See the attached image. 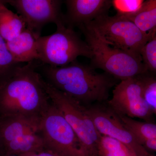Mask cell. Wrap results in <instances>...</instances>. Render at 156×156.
Masks as SVG:
<instances>
[{
	"instance_id": "cb8c5ba5",
	"label": "cell",
	"mask_w": 156,
	"mask_h": 156,
	"mask_svg": "<svg viewBox=\"0 0 156 156\" xmlns=\"http://www.w3.org/2000/svg\"><path fill=\"white\" fill-rule=\"evenodd\" d=\"M2 139H1V134H0V149H1V148H2Z\"/></svg>"
},
{
	"instance_id": "7c38bea8",
	"label": "cell",
	"mask_w": 156,
	"mask_h": 156,
	"mask_svg": "<svg viewBox=\"0 0 156 156\" xmlns=\"http://www.w3.org/2000/svg\"><path fill=\"white\" fill-rule=\"evenodd\" d=\"M67 11L65 24L73 28L90 23L98 17L108 14L111 7V0H66Z\"/></svg>"
},
{
	"instance_id": "ac0fdd59",
	"label": "cell",
	"mask_w": 156,
	"mask_h": 156,
	"mask_svg": "<svg viewBox=\"0 0 156 156\" xmlns=\"http://www.w3.org/2000/svg\"><path fill=\"white\" fill-rule=\"evenodd\" d=\"M138 77L142 83L144 97L156 119V76L146 73Z\"/></svg>"
},
{
	"instance_id": "4fadbf2b",
	"label": "cell",
	"mask_w": 156,
	"mask_h": 156,
	"mask_svg": "<svg viewBox=\"0 0 156 156\" xmlns=\"http://www.w3.org/2000/svg\"><path fill=\"white\" fill-rule=\"evenodd\" d=\"M6 44L17 64L20 62L28 63L35 59L39 60L36 38L27 29L15 39L6 42Z\"/></svg>"
},
{
	"instance_id": "ffe728a7",
	"label": "cell",
	"mask_w": 156,
	"mask_h": 156,
	"mask_svg": "<svg viewBox=\"0 0 156 156\" xmlns=\"http://www.w3.org/2000/svg\"><path fill=\"white\" fill-rule=\"evenodd\" d=\"M140 56L147 71L156 76V35L147 42Z\"/></svg>"
},
{
	"instance_id": "ba28073f",
	"label": "cell",
	"mask_w": 156,
	"mask_h": 156,
	"mask_svg": "<svg viewBox=\"0 0 156 156\" xmlns=\"http://www.w3.org/2000/svg\"><path fill=\"white\" fill-rule=\"evenodd\" d=\"M107 103L119 115L156 123L153 112L144 97L142 83L138 76L119 82Z\"/></svg>"
},
{
	"instance_id": "3957f363",
	"label": "cell",
	"mask_w": 156,
	"mask_h": 156,
	"mask_svg": "<svg viewBox=\"0 0 156 156\" xmlns=\"http://www.w3.org/2000/svg\"><path fill=\"white\" fill-rule=\"evenodd\" d=\"M92 53L91 66L121 81L147 73L141 57L108 44L90 24L79 27Z\"/></svg>"
},
{
	"instance_id": "30bf717a",
	"label": "cell",
	"mask_w": 156,
	"mask_h": 156,
	"mask_svg": "<svg viewBox=\"0 0 156 156\" xmlns=\"http://www.w3.org/2000/svg\"><path fill=\"white\" fill-rule=\"evenodd\" d=\"M63 1L59 0H9L5 1L17 10L25 23L26 28L37 39L42 27L50 23L56 25L65 24L61 11Z\"/></svg>"
},
{
	"instance_id": "8992f818",
	"label": "cell",
	"mask_w": 156,
	"mask_h": 156,
	"mask_svg": "<svg viewBox=\"0 0 156 156\" xmlns=\"http://www.w3.org/2000/svg\"><path fill=\"white\" fill-rule=\"evenodd\" d=\"M39 131L45 148L59 156H87L76 134L52 103L42 117Z\"/></svg>"
},
{
	"instance_id": "9c48e42d",
	"label": "cell",
	"mask_w": 156,
	"mask_h": 156,
	"mask_svg": "<svg viewBox=\"0 0 156 156\" xmlns=\"http://www.w3.org/2000/svg\"><path fill=\"white\" fill-rule=\"evenodd\" d=\"M2 149L6 152L21 156L44 148L39 128L16 119H0Z\"/></svg>"
},
{
	"instance_id": "d6986e66",
	"label": "cell",
	"mask_w": 156,
	"mask_h": 156,
	"mask_svg": "<svg viewBox=\"0 0 156 156\" xmlns=\"http://www.w3.org/2000/svg\"><path fill=\"white\" fill-rule=\"evenodd\" d=\"M144 0H112V5L118 17H126L136 14L142 8Z\"/></svg>"
},
{
	"instance_id": "7402d4cb",
	"label": "cell",
	"mask_w": 156,
	"mask_h": 156,
	"mask_svg": "<svg viewBox=\"0 0 156 156\" xmlns=\"http://www.w3.org/2000/svg\"><path fill=\"white\" fill-rule=\"evenodd\" d=\"M20 156H59L52 151L44 148L41 150L29 153Z\"/></svg>"
},
{
	"instance_id": "5b68a950",
	"label": "cell",
	"mask_w": 156,
	"mask_h": 156,
	"mask_svg": "<svg viewBox=\"0 0 156 156\" xmlns=\"http://www.w3.org/2000/svg\"><path fill=\"white\" fill-rule=\"evenodd\" d=\"M42 82L51 103L61 112L72 128L87 156H98L97 144L101 134L95 128L86 105L59 91L44 79Z\"/></svg>"
},
{
	"instance_id": "44dd1931",
	"label": "cell",
	"mask_w": 156,
	"mask_h": 156,
	"mask_svg": "<svg viewBox=\"0 0 156 156\" xmlns=\"http://www.w3.org/2000/svg\"><path fill=\"white\" fill-rule=\"evenodd\" d=\"M17 65L9 52L5 41L0 35V80L8 76Z\"/></svg>"
},
{
	"instance_id": "6da1fadb",
	"label": "cell",
	"mask_w": 156,
	"mask_h": 156,
	"mask_svg": "<svg viewBox=\"0 0 156 156\" xmlns=\"http://www.w3.org/2000/svg\"><path fill=\"white\" fill-rule=\"evenodd\" d=\"M33 62L17 66L0 80V119H16L38 127L51 105Z\"/></svg>"
},
{
	"instance_id": "7a4b0ae2",
	"label": "cell",
	"mask_w": 156,
	"mask_h": 156,
	"mask_svg": "<svg viewBox=\"0 0 156 156\" xmlns=\"http://www.w3.org/2000/svg\"><path fill=\"white\" fill-rule=\"evenodd\" d=\"M44 71L49 83L86 106L107 102L119 81L76 61L61 67L47 65Z\"/></svg>"
},
{
	"instance_id": "603a6c76",
	"label": "cell",
	"mask_w": 156,
	"mask_h": 156,
	"mask_svg": "<svg viewBox=\"0 0 156 156\" xmlns=\"http://www.w3.org/2000/svg\"><path fill=\"white\" fill-rule=\"evenodd\" d=\"M0 156H19L16 155L12 154L6 152L2 149H0Z\"/></svg>"
},
{
	"instance_id": "2e32d148",
	"label": "cell",
	"mask_w": 156,
	"mask_h": 156,
	"mask_svg": "<svg viewBox=\"0 0 156 156\" xmlns=\"http://www.w3.org/2000/svg\"><path fill=\"white\" fill-rule=\"evenodd\" d=\"M118 115L141 145L145 140L156 139V123L141 122L125 116Z\"/></svg>"
},
{
	"instance_id": "52a82bcc",
	"label": "cell",
	"mask_w": 156,
	"mask_h": 156,
	"mask_svg": "<svg viewBox=\"0 0 156 156\" xmlns=\"http://www.w3.org/2000/svg\"><path fill=\"white\" fill-rule=\"evenodd\" d=\"M89 24L108 44L141 58V51L147 39L132 21L107 14Z\"/></svg>"
},
{
	"instance_id": "8fae6325",
	"label": "cell",
	"mask_w": 156,
	"mask_h": 156,
	"mask_svg": "<svg viewBox=\"0 0 156 156\" xmlns=\"http://www.w3.org/2000/svg\"><path fill=\"white\" fill-rule=\"evenodd\" d=\"M107 102L86 106L88 113L100 134L118 140L137 156H153L138 142Z\"/></svg>"
},
{
	"instance_id": "9a60e30c",
	"label": "cell",
	"mask_w": 156,
	"mask_h": 156,
	"mask_svg": "<svg viewBox=\"0 0 156 156\" xmlns=\"http://www.w3.org/2000/svg\"><path fill=\"white\" fill-rule=\"evenodd\" d=\"M122 18L134 23L148 41L156 35V0L145 1L136 14Z\"/></svg>"
},
{
	"instance_id": "e0dca14e",
	"label": "cell",
	"mask_w": 156,
	"mask_h": 156,
	"mask_svg": "<svg viewBox=\"0 0 156 156\" xmlns=\"http://www.w3.org/2000/svg\"><path fill=\"white\" fill-rule=\"evenodd\" d=\"M97 152L98 156H137L123 143L102 135L98 142Z\"/></svg>"
},
{
	"instance_id": "277c9868",
	"label": "cell",
	"mask_w": 156,
	"mask_h": 156,
	"mask_svg": "<svg viewBox=\"0 0 156 156\" xmlns=\"http://www.w3.org/2000/svg\"><path fill=\"white\" fill-rule=\"evenodd\" d=\"M56 27L54 33L37 39L40 61L50 66L61 67L76 61L79 56L91 58L88 44L73 28L63 23Z\"/></svg>"
},
{
	"instance_id": "5bb4252c",
	"label": "cell",
	"mask_w": 156,
	"mask_h": 156,
	"mask_svg": "<svg viewBox=\"0 0 156 156\" xmlns=\"http://www.w3.org/2000/svg\"><path fill=\"white\" fill-rule=\"evenodd\" d=\"M26 29L22 17L8 9L0 1V35L6 42L17 37Z\"/></svg>"
}]
</instances>
